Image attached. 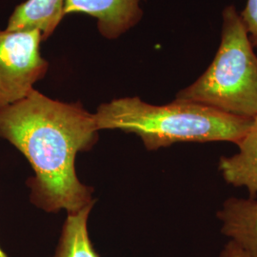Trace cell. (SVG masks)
<instances>
[{"mask_svg":"<svg viewBox=\"0 0 257 257\" xmlns=\"http://www.w3.org/2000/svg\"><path fill=\"white\" fill-rule=\"evenodd\" d=\"M98 132L93 114L80 103L55 100L35 89L0 109V138L30 162L31 201L47 212L74 213L95 203L93 189L76 175L75 157L95 145Z\"/></svg>","mask_w":257,"mask_h":257,"instance_id":"1","label":"cell"},{"mask_svg":"<svg viewBox=\"0 0 257 257\" xmlns=\"http://www.w3.org/2000/svg\"><path fill=\"white\" fill-rule=\"evenodd\" d=\"M93 117L99 131L120 130L135 134L149 151L178 142L237 144L252 122V118L230 115L198 103L175 99L157 106L139 97L104 103Z\"/></svg>","mask_w":257,"mask_h":257,"instance_id":"2","label":"cell"},{"mask_svg":"<svg viewBox=\"0 0 257 257\" xmlns=\"http://www.w3.org/2000/svg\"><path fill=\"white\" fill-rule=\"evenodd\" d=\"M222 15L220 45L212 62L175 99L253 118L257 115V56L235 7H226Z\"/></svg>","mask_w":257,"mask_h":257,"instance_id":"3","label":"cell"},{"mask_svg":"<svg viewBox=\"0 0 257 257\" xmlns=\"http://www.w3.org/2000/svg\"><path fill=\"white\" fill-rule=\"evenodd\" d=\"M39 31L0 29V109L25 98L48 71Z\"/></svg>","mask_w":257,"mask_h":257,"instance_id":"4","label":"cell"},{"mask_svg":"<svg viewBox=\"0 0 257 257\" xmlns=\"http://www.w3.org/2000/svg\"><path fill=\"white\" fill-rule=\"evenodd\" d=\"M141 0H65L64 16L82 13L97 19L98 30L107 38H116L142 16Z\"/></svg>","mask_w":257,"mask_h":257,"instance_id":"5","label":"cell"},{"mask_svg":"<svg viewBox=\"0 0 257 257\" xmlns=\"http://www.w3.org/2000/svg\"><path fill=\"white\" fill-rule=\"evenodd\" d=\"M217 217L221 232L249 257H257V200L230 197L226 199Z\"/></svg>","mask_w":257,"mask_h":257,"instance_id":"6","label":"cell"},{"mask_svg":"<svg viewBox=\"0 0 257 257\" xmlns=\"http://www.w3.org/2000/svg\"><path fill=\"white\" fill-rule=\"evenodd\" d=\"M236 145L238 153L222 156L218 169L227 183L246 188L253 197L257 193V115Z\"/></svg>","mask_w":257,"mask_h":257,"instance_id":"7","label":"cell"},{"mask_svg":"<svg viewBox=\"0 0 257 257\" xmlns=\"http://www.w3.org/2000/svg\"><path fill=\"white\" fill-rule=\"evenodd\" d=\"M65 0H26L10 17L9 31H39L42 38L50 37L64 18Z\"/></svg>","mask_w":257,"mask_h":257,"instance_id":"8","label":"cell"},{"mask_svg":"<svg viewBox=\"0 0 257 257\" xmlns=\"http://www.w3.org/2000/svg\"><path fill=\"white\" fill-rule=\"evenodd\" d=\"M93 205L68 213L54 257H99L88 231V218Z\"/></svg>","mask_w":257,"mask_h":257,"instance_id":"9","label":"cell"},{"mask_svg":"<svg viewBox=\"0 0 257 257\" xmlns=\"http://www.w3.org/2000/svg\"><path fill=\"white\" fill-rule=\"evenodd\" d=\"M240 18L248 32L252 45L257 46V0H248Z\"/></svg>","mask_w":257,"mask_h":257,"instance_id":"10","label":"cell"},{"mask_svg":"<svg viewBox=\"0 0 257 257\" xmlns=\"http://www.w3.org/2000/svg\"><path fill=\"white\" fill-rule=\"evenodd\" d=\"M219 257H249L248 254L236 246L233 242L229 241L221 250Z\"/></svg>","mask_w":257,"mask_h":257,"instance_id":"11","label":"cell"},{"mask_svg":"<svg viewBox=\"0 0 257 257\" xmlns=\"http://www.w3.org/2000/svg\"><path fill=\"white\" fill-rule=\"evenodd\" d=\"M0 257H8L7 254L5 253V251L1 248H0Z\"/></svg>","mask_w":257,"mask_h":257,"instance_id":"12","label":"cell"}]
</instances>
